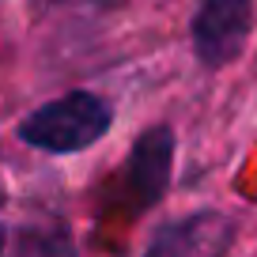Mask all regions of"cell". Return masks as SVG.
Instances as JSON below:
<instances>
[{
	"label": "cell",
	"instance_id": "7a4b0ae2",
	"mask_svg": "<svg viewBox=\"0 0 257 257\" xmlns=\"http://www.w3.org/2000/svg\"><path fill=\"white\" fill-rule=\"evenodd\" d=\"M249 23H253V0H201L193 19V49L204 64L234 61L246 46Z\"/></svg>",
	"mask_w": 257,
	"mask_h": 257
},
{
	"label": "cell",
	"instance_id": "277c9868",
	"mask_svg": "<svg viewBox=\"0 0 257 257\" xmlns=\"http://www.w3.org/2000/svg\"><path fill=\"white\" fill-rule=\"evenodd\" d=\"M170 159H174V137L170 128H148L128 155V185L140 204H155L170 182Z\"/></svg>",
	"mask_w": 257,
	"mask_h": 257
},
{
	"label": "cell",
	"instance_id": "6da1fadb",
	"mask_svg": "<svg viewBox=\"0 0 257 257\" xmlns=\"http://www.w3.org/2000/svg\"><path fill=\"white\" fill-rule=\"evenodd\" d=\"M110 121H113V110L98 95L72 91V95H61L53 102L38 106L34 113H27L19 121V140L38 148V152L68 155V152H83L95 140H102Z\"/></svg>",
	"mask_w": 257,
	"mask_h": 257
},
{
	"label": "cell",
	"instance_id": "3957f363",
	"mask_svg": "<svg viewBox=\"0 0 257 257\" xmlns=\"http://www.w3.org/2000/svg\"><path fill=\"white\" fill-rule=\"evenodd\" d=\"M231 242V219L219 212H197L163 227L144 257H219Z\"/></svg>",
	"mask_w": 257,
	"mask_h": 257
}]
</instances>
